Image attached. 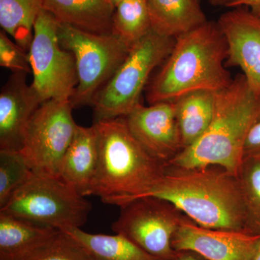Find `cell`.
I'll list each match as a JSON object with an SVG mask.
<instances>
[{"instance_id":"obj_30","label":"cell","mask_w":260,"mask_h":260,"mask_svg":"<svg viewBox=\"0 0 260 260\" xmlns=\"http://www.w3.org/2000/svg\"><path fill=\"white\" fill-rule=\"evenodd\" d=\"M208 1L214 6H224L231 8L237 0H208Z\"/></svg>"},{"instance_id":"obj_4","label":"cell","mask_w":260,"mask_h":260,"mask_svg":"<svg viewBox=\"0 0 260 260\" xmlns=\"http://www.w3.org/2000/svg\"><path fill=\"white\" fill-rule=\"evenodd\" d=\"M260 116V94L249 86L244 74L216 92L213 120L194 144L167 166L192 169L218 166L237 176L243 148L251 125Z\"/></svg>"},{"instance_id":"obj_13","label":"cell","mask_w":260,"mask_h":260,"mask_svg":"<svg viewBox=\"0 0 260 260\" xmlns=\"http://www.w3.org/2000/svg\"><path fill=\"white\" fill-rule=\"evenodd\" d=\"M218 19L228 46L226 67L242 70L251 88L260 94V15L237 7Z\"/></svg>"},{"instance_id":"obj_25","label":"cell","mask_w":260,"mask_h":260,"mask_svg":"<svg viewBox=\"0 0 260 260\" xmlns=\"http://www.w3.org/2000/svg\"><path fill=\"white\" fill-rule=\"evenodd\" d=\"M30 260H95L86 247L68 233L55 237Z\"/></svg>"},{"instance_id":"obj_26","label":"cell","mask_w":260,"mask_h":260,"mask_svg":"<svg viewBox=\"0 0 260 260\" xmlns=\"http://www.w3.org/2000/svg\"><path fill=\"white\" fill-rule=\"evenodd\" d=\"M0 65L13 73H31L28 51L13 42L3 30L0 31Z\"/></svg>"},{"instance_id":"obj_11","label":"cell","mask_w":260,"mask_h":260,"mask_svg":"<svg viewBox=\"0 0 260 260\" xmlns=\"http://www.w3.org/2000/svg\"><path fill=\"white\" fill-rule=\"evenodd\" d=\"M124 118L131 134L155 160L167 165L184 150L173 101L148 107L140 104Z\"/></svg>"},{"instance_id":"obj_7","label":"cell","mask_w":260,"mask_h":260,"mask_svg":"<svg viewBox=\"0 0 260 260\" xmlns=\"http://www.w3.org/2000/svg\"><path fill=\"white\" fill-rule=\"evenodd\" d=\"M61 47L74 56L78 83L71 98L74 108L92 105L98 92L115 74L131 47L114 34L83 31L59 23Z\"/></svg>"},{"instance_id":"obj_9","label":"cell","mask_w":260,"mask_h":260,"mask_svg":"<svg viewBox=\"0 0 260 260\" xmlns=\"http://www.w3.org/2000/svg\"><path fill=\"white\" fill-rule=\"evenodd\" d=\"M73 109L70 100L51 99L32 114L20 151L34 174L59 177L61 160L78 129Z\"/></svg>"},{"instance_id":"obj_32","label":"cell","mask_w":260,"mask_h":260,"mask_svg":"<svg viewBox=\"0 0 260 260\" xmlns=\"http://www.w3.org/2000/svg\"><path fill=\"white\" fill-rule=\"evenodd\" d=\"M111 4L114 5V7L117 6L119 3H121V2L124 1V0H108Z\"/></svg>"},{"instance_id":"obj_24","label":"cell","mask_w":260,"mask_h":260,"mask_svg":"<svg viewBox=\"0 0 260 260\" xmlns=\"http://www.w3.org/2000/svg\"><path fill=\"white\" fill-rule=\"evenodd\" d=\"M32 172L20 150H0V208Z\"/></svg>"},{"instance_id":"obj_8","label":"cell","mask_w":260,"mask_h":260,"mask_svg":"<svg viewBox=\"0 0 260 260\" xmlns=\"http://www.w3.org/2000/svg\"><path fill=\"white\" fill-rule=\"evenodd\" d=\"M59 22L45 9L38 17L28 51L31 86L43 102L70 100L78 83L74 56L61 47Z\"/></svg>"},{"instance_id":"obj_17","label":"cell","mask_w":260,"mask_h":260,"mask_svg":"<svg viewBox=\"0 0 260 260\" xmlns=\"http://www.w3.org/2000/svg\"><path fill=\"white\" fill-rule=\"evenodd\" d=\"M44 8L60 23L83 31L112 34L115 7L108 0H43Z\"/></svg>"},{"instance_id":"obj_27","label":"cell","mask_w":260,"mask_h":260,"mask_svg":"<svg viewBox=\"0 0 260 260\" xmlns=\"http://www.w3.org/2000/svg\"><path fill=\"white\" fill-rule=\"evenodd\" d=\"M244 158L260 160V116L246 135L243 148V159Z\"/></svg>"},{"instance_id":"obj_15","label":"cell","mask_w":260,"mask_h":260,"mask_svg":"<svg viewBox=\"0 0 260 260\" xmlns=\"http://www.w3.org/2000/svg\"><path fill=\"white\" fill-rule=\"evenodd\" d=\"M59 231L0 212V260H30Z\"/></svg>"},{"instance_id":"obj_10","label":"cell","mask_w":260,"mask_h":260,"mask_svg":"<svg viewBox=\"0 0 260 260\" xmlns=\"http://www.w3.org/2000/svg\"><path fill=\"white\" fill-rule=\"evenodd\" d=\"M119 218L112 224L115 234L126 237L152 256L177 260L180 251L173 249V236L188 216L168 200L148 196L120 207Z\"/></svg>"},{"instance_id":"obj_18","label":"cell","mask_w":260,"mask_h":260,"mask_svg":"<svg viewBox=\"0 0 260 260\" xmlns=\"http://www.w3.org/2000/svg\"><path fill=\"white\" fill-rule=\"evenodd\" d=\"M152 30L177 38L208 21L198 0H145Z\"/></svg>"},{"instance_id":"obj_29","label":"cell","mask_w":260,"mask_h":260,"mask_svg":"<svg viewBox=\"0 0 260 260\" xmlns=\"http://www.w3.org/2000/svg\"><path fill=\"white\" fill-rule=\"evenodd\" d=\"M177 260H207L198 253L191 251H181Z\"/></svg>"},{"instance_id":"obj_19","label":"cell","mask_w":260,"mask_h":260,"mask_svg":"<svg viewBox=\"0 0 260 260\" xmlns=\"http://www.w3.org/2000/svg\"><path fill=\"white\" fill-rule=\"evenodd\" d=\"M216 92L198 90L173 101L184 149L194 144L209 127L215 112Z\"/></svg>"},{"instance_id":"obj_28","label":"cell","mask_w":260,"mask_h":260,"mask_svg":"<svg viewBox=\"0 0 260 260\" xmlns=\"http://www.w3.org/2000/svg\"><path fill=\"white\" fill-rule=\"evenodd\" d=\"M245 6L254 14L260 15V0H237L231 8Z\"/></svg>"},{"instance_id":"obj_1","label":"cell","mask_w":260,"mask_h":260,"mask_svg":"<svg viewBox=\"0 0 260 260\" xmlns=\"http://www.w3.org/2000/svg\"><path fill=\"white\" fill-rule=\"evenodd\" d=\"M148 196L168 200L201 226L244 232L245 213L239 180L223 168L166 166L161 180Z\"/></svg>"},{"instance_id":"obj_21","label":"cell","mask_w":260,"mask_h":260,"mask_svg":"<svg viewBox=\"0 0 260 260\" xmlns=\"http://www.w3.org/2000/svg\"><path fill=\"white\" fill-rule=\"evenodd\" d=\"M44 9L43 0H0L2 30L28 51L34 38V25Z\"/></svg>"},{"instance_id":"obj_16","label":"cell","mask_w":260,"mask_h":260,"mask_svg":"<svg viewBox=\"0 0 260 260\" xmlns=\"http://www.w3.org/2000/svg\"><path fill=\"white\" fill-rule=\"evenodd\" d=\"M98 162L99 150L95 127L78 125L61 160L59 178L80 194L89 196Z\"/></svg>"},{"instance_id":"obj_23","label":"cell","mask_w":260,"mask_h":260,"mask_svg":"<svg viewBox=\"0 0 260 260\" xmlns=\"http://www.w3.org/2000/svg\"><path fill=\"white\" fill-rule=\"evenodd\" d=\"M242 191L245 224L244 232L260 235V160L243 159L237 175Z\"/></svg>"},{"instance_id":"obj_2","label":"cell","mask_w":260,"mask_h":260,"mask_svg":"<svg viewBox=\"0 0 260 260\" xmlns=\"http://www.w3.org/2000/svg\"><path fill=\"white\" fill-rule=\"evenodd\" d=\"M226 40L218 21H208L176 38L172 52L149 85L150 105L172 102L198 90L217 92L232 83L225 69Z\"/></svg>"},{"instance_id":"obj_6","label":"cell","mask_w":260,"mask_h":260,"mask_svg":"<svg viewBox=\"0 0 260 260\" xmlns=\"http://www.w3.org/2000/svg\"><path fill=\"white\" fill-rule=\"evenodd\" d=\"M91 208L85 196L60 178L32 172L0 212L61 231L81 229Z\"/></svg>"},{"instance_id":"obj_5","label":"cell","mask_w":260,"mask_h":260,"mask_svg":"<svg viewBox=\"0 0 260 260\" xmlns=\"http://www.w3.org/2000/svg\"><path fill=\"white\" fill-rule=\"evenodd\" d=\"M176 39L151 30L131 47L115 74L94 97V123L124 117L134 110L154 69L172 52Z\"/></svg>"},{"instance_id":"obj_22","label":"cell","mask_w":260,"mask_h":260,"mask_svg":"<svg viewBox=\"0 0 260 260\" xmlns=\"http://www.w3.org/2000/svg\"><path fill=\"white\" fill-rule=\"evenodd\" d=\"M152 30L145 0H124L115 8L112 34L129 47L139 42Z\"/></svg>"},{"instance_id":"obj_20","label":"cell","mask_w":260,"mask_h":260,"mask_svg":"<svg viewBox=\"0 0 260 260\" xmlns=\"http://www.w3.org/2000/svg\"><path fill=\"white\" fill-rule=\"evenodd\" d=\"M61 231L82 243L95 260H162L148 254L120 234H90L80 228Z\"/></svg>"},{"instance_id":"obj_12","label":"cell","mask_w":260,"mask_h":260,"mask_svg":"<svg viewBox=\"0 0 260 260\" xmlns=\"http://www.w3.org/2000/svg\"><path fill=\"white\" fill-rule=\"evenodd\" d=\"M260 244V235L201 226L187 217L173 236L176 251H191L207 260H251Z\"/></svg>"},{"instance_id":"obj_14","label":"cell","mask_w":260,"mask_h":260,"mask_svg":"<svg viewBox=\"0 0 260 260\" xmlns=\"http://www.w3.org/2000/svg\"><path fill=\"white\" fill-rule=\"evenodd\" d=\"M26 73H13L0 93V150L19 151L23 148L25 130L42 99Z\"/></svg>"},{"instance_id":"obj_31","label":"cell","mask_w":260,"mask_h":260,"mask_svg":"<svg viewBox=\"0 0 260 260\" xmlns=\"http://www.w3.org/2000/svg\"><path fill=\"white\" fill-rule=\"evenodd\" d=\"M251 260H260V244L259 247H258L257 250H256L255 254L253 256L252 259Z\"/></svg>"},{"instance_id":"obj_3","label":"cell","mask_w":260,"mask_h":260,"mask_svg":"<svg viewBox=\"0 0 260 260\" xmlns=\"http://www.w3.org/2000/svg\"><path fill=\"white\" fill-rule=\"evenodd\" d=\"M99 162L90 195L121 207L148 196L161 180L166 164L149 155L131 134L125 118L93 123Z\"/></svg>"}]
</instances>
